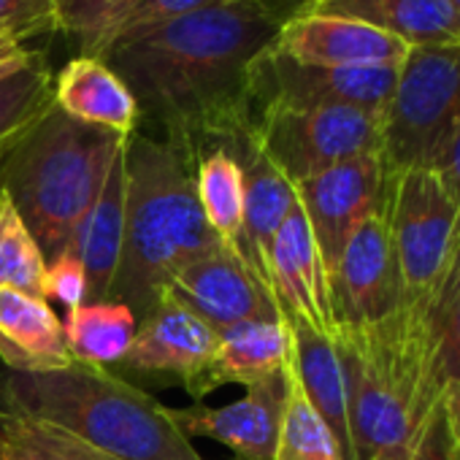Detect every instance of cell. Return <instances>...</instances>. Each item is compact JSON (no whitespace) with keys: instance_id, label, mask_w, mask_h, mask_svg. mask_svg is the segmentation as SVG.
I'll return each mask as SVG.
<instances>
[{"instance_id":"6da1fadb","label":"cell","mask_w":460,"mask_h":460,"mask_svg":"<svg viewBox=\"0 0 460 460\" xmlns=\"http://www.w3.org/2000/svg\"><path fill=\"white\" fill-rule=\"evenodd\" d=\"M301 12L288 0H214L155 31L117 39L101 60L125 82L141 122L198 152L252 128L255 63Z\"/></svg>"},{"instance_id":"7a4b0ae2","label":"cell","mask_w":460,"mask_h":460,"mask_svg":"<svg viewBox=\"0 0 460 460\" xmlns=\"http://www.w3.org/2000/svg\"><path fill=\"white\" fill-rule=\"evenodd\" d=\"M125 236L109 298L130 306L141 320L187 263L222 242L203 219L190 146L138 128L125 141Z\"/></svg>"},{"instance_id":"3957f363","label":"cell","mask_w":460,"mask_h":460,"mask_svg":"<svg viewBox=\"0 0 460 460\" xmlns=\"http://www.w3.org/2000/svg\"><path fill=\"white\" fill-rule=\"evenodd\" d=\"M0 409L60 425L114 460H203L168 406L103 366L74 360L49 374L4 368Z\"/></svg>"},{"instance_id":"277c9868","label":"cell","mask_w":460,"mask_h":460,"mask_svg":"<svg viewBox=\"0 0 460 460\" xmlns=\"http://www.w3.org/2000/svg\"><path fill=\"white\" fill-rule=\"evenodd\" d=\"M125 136L79 122L52 106L0 168L4 190L47 261L74 252L76 234Z\"/></svg>"},{"instance_id":"5b68a950","label":"cell","mask_w":460,"mask_h":460,"mask_svg":"<svg viewBox=\"0 0 460 460\" xmlns=\"http://www.w3.org/2000/svg\"><path fill=\"white\" fill-rule=\"evenodd\" d=\"M460 128V41L411 47L382 117L387 173L430 168Z\"/></svg>"},{"instance_id":"8992f818","label":"cell","mask_w":460,"mask_h":460,"mask_svg":"<svg viewBox=\"0 0 460 460\" xmlns=\"http://www.w3.org/2000/svg\"><path fill=\"white\" fill-rule=\"evenodd\" d=\"M263 155L293 181H306L339 163L382 155V117L349 106H269L255 114Z\"/></svg>"},{"instance_id":"52a82bcc","label":"cell","mask_w":460,"mask_h":460,"mask_svg":"<svg viewBox=\"0 0 460 460\" xmlns=\"http://www.w3.org/2000/svg\"><path fill=\"white\" fill-rule=\"evenodd\" d=\"M387 222L401 277V304L430 296L457 236V206L433 168L390 173Z\"/></svg>"},{"instance_id":"ba28073f","label":"cell","mask_w":460,"mask_h":460,"mask_svg":"<svg viewBox=\"0 0 460 460\" xmlns=\"http://www.w3.org/2000/svg\"><path fill=\"white\" fill-rule=\"evenodd\" d=\"M398 68H333L298 63L279 49H269L252 68V122L269 106H349L385 117Z\"/></svg>"},{"instance_id":"9c48e42d","label":"cell","mask_w":460,"mask_h":460,"mask_svg":"<svg viewBox=\"0 0 460 460\" xmlns=\"http://www.w3.org/2000/svg\"><path fill=\"white\" fill-rule=\"evenodd\" d=\"M331 304L336 328H366L398 309L401 277L390 239L387 192L347 242L331 274Z\"/></svg>"},{"instance_id":"30bf717a","label":"cell","mask_w":460,"mask_h":460,"mask_svg":"<svg viewBox=\"0 0 460 460\" xmlns=\"http://www.w3.org/2000/svg\"><path fill=\"white\" fill-rule=\"evenodd\" d=\"M387 184L390 173L379 152L339 163L296 184L298 206L306 214L328 277L336 271V263L352 234L382 203Z\"/></svg>"},{"instance_id":"8fae6325","label":"cell","mask_w":460,"mask_h":460,"mask_svg":"<svg viewBox=\"0 0 460 460\" xmlns=\"http://www.w3.org/2000/svg\"><path fill=\"white\" fill-rule=\"evenodd\" d=\"M219 333L198 314L163 296L149 314L138 320V331L125 358L111 368L125 379H146L160 385H181L184 393L195 387L206 371Z\"/></svg>"},{"instance_id":"7c38bea8","label":"cell","mask_w":460,"mask_h":460,"mask_svg":"<svg viewBox=\"0 0 460 460\" xmlns=\"http://www.w3.org/2000/svg\"><path fill=\"white\" fill-rule=\"evenodd\" d=\"M198 314L217 333L247 320L282 317L274 293L227 244L187 263L163 293Z\"/></svg>"},{"instance_id":"4fadbf2b","label":"cell","mask_w":460,"mask_h":460,"mask_svg":"<svg viewBox=\"0 0 460 460\" xmlns=\"http://www.w3.org/2000/svg\"><path fill=\"white\" fill-rule=\"evenodd\" d=\"M290 387L293 371L288 366L285 371L247 387V395L234 403H192L187 409H171V420L190 441H219L239 460H274Z\"/></svg>"},{"instance_id":"5bb4252c","label":"cell","mask_w":460,"mask_h":460,"mask_svg":"<svg viewBox=\"0 0 460 460\" xmlns=\"http://www.w3.org/2000/svg\"><path fill=\"white\" fill-rule=\"evenodd\" d=\"M269 288L288 320L333 336L331 277L301 206L282 222L269 252Z\"/></svg>"},{"instance_id":"9a60e30c","label":"cell","mask_w":460,"mask_h":460,"mask_svg":"<svg viewBox=\"0 0 460 460\" xmlns=\"http://www.w3.org/2000/svg\"><path fill=\"white\" fill-rule=\"evenodd\" d=\"M274 49L298 63L333 68H401L409 55L401 39L379 28L314 12L293 17L282 28Z\"/></svg>"},{"instance_id":"2e32d148","label":"cell","mask_w":460,"mask_h":460,"mask_svg":"<svg viewBox=\"0 0 460 460\" xmlns=\"http://www.w3.org/2000/svg\"><path fill=\"white\" fill-rule=\"evenodd\" d=\"M217 144H227L234 149L244 171V227L236 252L269 288L271 242L279 234L288 214L298 206L296 184L263 155L252 128Z\"/></svg>"},{"instance_id":"e0dca14e","label":"cell","mask_w":460,"mask_h":460,"mask_svg":"<svg viewBox=\"0 0 460 460\" xmlns=\"http://www.w3.org/2000/svg\"><path fill=\"white\" fill-rule=\"evenodd\" d=\"M293 360V339L290 325L282 317L247 320L227 328L217 339V349L187 393L195 403H200L208 393L225 385H244L252 387L279 371H285Z\"/></svg>"},{"instance_id":"ac0fdd59","label":"cell","mask_w":460,"mask_h":460,"mask_svg":"<svg viewBox=\"0 0 460 460\" xmlns=\"http://www.w3.org/2000/svg\"><path fill=\"white\" fill-rule=\"evenodd\" d=\"M0 363L14 374H49L74 363L49 301L0 290Z\"/></svg>"},{"instance_id":"d6986e66","label":"cell","mask_w":460,"mask_h":460,"mask_svg":"<svg viewBox=\"0 0 460 460\" xmlns=\"http://www.w3.org/2000/svg\"><path fill=\"white\" fill-rule=\"evenodd\" d=\"M55 106L79 122L125 138L141 128L136 98L101 58L76 55L63 66L55 76Z\"/></svg>"},{"instance_id":"ffe728a7","label":"cell","mask_w":460,"mask_h":460,"mask_svg":"<svg viewBox=\"0 0 460 460\" xmlns=\"http://www.w3.org/2000/svg\"><path fill=\"white\" fill-rule=\"evenodd\" d=\"M309 12L379 28L409 49L460 41V14L447 0H317Z\"/></svg>"},{"instance_id":"44dd1931","label":"cell","mask_w":460,"mask_h":460,"mask_svg":"<svg viewBox=\"0 0 460 460\" xmlns=\"http://www.w3.org/2000/svg\"><path fill=\"white\" fill-rule=\"evenodd\" d=\"M125 200H128V176H125V146H122L103 179V187L93 208L87 211L79 227L74 244V252L79 255L87 274V301L109 298L122 255Z\"/></svg>"},{"instance_id":"7402d4cb","label":"cell","mask_w":460,"mask_h":460,"mask_svg":"<svg viewBox=\"0 0 460 460\" xmlns=\"http://www.w3.org/2000/svg\"><path fill=\"white\" fill-rule=\"evenodd\" d=\"M288 325L293 339V360H290L293 376L304 390L306 401L314 406V411L336 436L344 460H355L352 441H349V417H347V382H344V368L336 341L333 336L320 333L304 323L288 320Z\"/></svg>"},{"instance_id":"603a6c76","label":"cell","mask_w":460,"mask_h":460,"mask_svg":"<svg viewBox=\"0 0 460 460\" xmlns=\"http://www.w3.org/2000/svg\"><path fill=\"white\" fill-rule=\"evenodd\" d=\"M195 195L214 236L236 250L244 227V171L227 144H208L198 152Z\"/></svg>"},{"instance_id":"cb8c5ba5","label":"cell","mask_w":460,"mask_h":460,"mask_svg":"<svg viewBox=\"0 0 460 460\" xmlns=\"http://www.w3.org/2000/svg\"><path fill=\"white\" fill-rule=\"evenodd\" d=\"M136 331L138 317L133 314V309L111 298L87 301L76 309H68L63 320L71 358L76 363L103 368H114L125 358Z\"/></svg>"},{"instance_id":"d4e9b609","label":"cell","mask_w":460,"mask_h":460,"mask_svg":"<svg viewBox=\"0 0 460 460\" xmlns=\"http://www.w3.org/2000/svg\"><path fill=\"white\" fill-rule=\"evenodd\" d=\"M52 106L55 74L41 52H36L25 66L0 76V168Z\"/></svg>"},{"instance_id":"484cf974","label":"cell","mask_w":460,"mask_h":460,"mask_svg":"<svg viewBox=\"0 0 460 460\" xmlns=\"http://www.w3.org/2000/svg\"><path fill=\"white\" fill-rule=\"evenodd\" d=\"M0 460H114L47 420L0 409Z\"/></svg>"},{"instance_id":"4316f807","label":"cell","mask_w":460,"mask_h":460,"mask_svg":"<svg viewBox=\"0 0 460 460\" xmlns=\"http://www.w3.org/2000/svg\"><path fill=\"white\" fill-rule=\"evenodd\" d=\"M47 258L14 200L0 190V290L41 296Z\"/></svg>"},{"instance_id":"83f0119b","label":"cell","mask_w":460,"mask_h":460,"mask_svg":"<svg viewBox=\"0 0 460 460\" xmlns=\"http://www.w3.org/2000/svg\"><path fill=\"white\" fill-rule=\"evenodd\" d=\"M293 371V368H290ZM274 460H344L341 447L293 376Z\"/></svg>"},{"instance_id":"f1b7e54d","label":"cell","mask_w":460,"mask_h":460,"mask_svg":"<svg viewBox=\"0 0 460 460\" xmlns=\"http://www.w3.org/2000/svg\"><path fill=\"white\" fill-rule=\"evenodd\" d=\"M133 0H55L58 31L79 47V55L98 58L114 20Z\"/></svg>"},{"instance_id":"f546056e","label":"cell","mask_w":460,"mask_h":460,"mask_svg":"<svg viewBox=\"0 0 460 460\" xmlns=\"http://www.w3.org/2000/svg\"><path fill=\"white\" fill-rule=\"evenodd\" d=\"M436 173H438V179L444 181V187L449 190V195H452V200H455V206H457V236H455V252H452V258H449V263H447V269H444V274H441V279L436 282V288L430 290V296L428 298H422V304H425V314H428V320H430V325L436 328V333H438V323H441V312H444V306H447V301H449V296L457 290V285H460V128L449 136V141L444 144V149L436 155V160H433V165H430Z\"/></svg>"},{"instance_id":"4dcf8cb0","label":"cell","mask_w":460,"mask_h":460,"mask_svg":"<svg viewBox=\"0 0 460 460\" xmlns=\"http://www.w3.org/2000/svg\"><path fill=\"white\" fill-rule=\"evenodd\" d=\"M208 4H214V0H133V4L114 20L111 31L106 33L103 49L109 44H114L117 39H128V36L155 31L160 25H168V22H173L179 17L192 14V12H198V9H203Z\"/></svg>"},{"instance_id":"1f68e13d","label":"cell","mask_w":460,"mask_h":460,"mask_svg":"<svg viewBox=\"0 0 460 460\" xmlns=\"http://www.w3.org/2000/svg\"><path fill=\"white\" fill-rule=\"evenodd\" d=\"M449 385H460V285L449 296L441 312L433 363H430V387L436 401L438 393Z\"/></svg>"},{"instance_id":"d6a6232c","label":"cell","mask_w":460,"mask_h":460,"mask_svg":"<svg viewBox=\"0 0 460 460\" xmlns=\"http://www.w3.org/2000/svg\"><path fill=\"white\" fill-rule=\"evenodd\" d=\"M58 31L55 0H0V36L25 44Z\"/></svg>"},{"instance_id":"836d02e7","label":"cell","mask_w":460,"mask_h":460,"mask_svg":"<svg viewBox=\"0 0 460 460\" xmlns=\"http://www.w3.org/2000/svg\"><path fill=\"white\" fill-rule=\"evenodd\" d=\"M41 296L44 301H60L68 309L87 304V274L76 252H63L47 261Z\"/></svg>"},{"instance_id":"e575fe53","label":"cell","mask_w":460,"mask_h":460,"mask_svg":"<svg viewBox=\"0 0 460 460\" xmlns=\"http://www.w3.org/2000/svg\"><path fill=\"white\" fill-rule=\"evenodd\" d=\"M433 460H460V385H449L438 393Z\"/></svg>"},{"instance_id":"d590c367","label":"cell","mask_w":460,"mask_h":460,"mask_svg":"<svg viewBox=\"0 0 460 460\" xmlns=\"http://www.w3.org/2000/svg\"><path fill=\"white\" fill-rule=\"evenodd\" d=\"M33 55H36V49H28L25 44H20L14 39L0 36V76L25 66Z\"/></svg>"},{"instance_id":"8d00e7d4","label":"cell","mask_w":460,"mask_h":460,"mask_svg":"<svg viewBox=\"0 0 460 460\" xmlns=\"http://www.w3.org/2000/svg\"><path fill=\"white\" fill-rule=\"evenodd\" d=\"M288 4H290V6H296L301 14H306V12L317 4V0H288Z\"/></svg>"},{"instance_id":"74e56055","label":"cell","mask_w":460,"mask_h":460,"mask_svg":"<svg viewBox=\"0 0 460 460\" xmlns=\"http://www.w3.org/2000/svg\"><path fill=\"white\" fill-rule=\"evenodd\" d=\"M374 460H409V457H398V455H379Z\"/></svg>"},{"instance_id":"f35d334b","label":"cell","mask_w":460,"mask_h":460,"mask_svg":"<svg viewBox=\"0 0 460 460\" xmlns=\"http://www.w3.org/2000/svg\"><path fill=\"white\" fill-rule=\"evenodd\" d=\"M447 4H449V6H452V9H455L457 14H460V0H447Z\"/></svg>"}]
</instances>
